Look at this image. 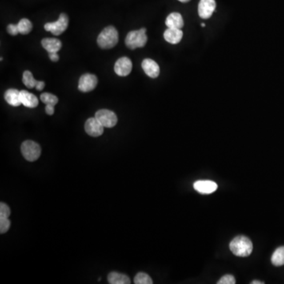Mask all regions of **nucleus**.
Returning <instances> with one entry per match:
<instances>
[{"label": "nucleus", "mask_w": 284, "mask_h": 284, "mask_svg": "<svg viewBox=\"0 0 284 284\" xmlns=\"http://www.w3.org/2000/svg\"><path fill=\"white\" fill-rule=\"evenodd\" d=\"M251 284H265V283L261 282V281H253V282H252Z\"/></svg>", "instance_id": "31"}, {"label": "nucleus", "mask_w": 284, "mask_h": 284, "mask_svg": "<svg viewBox=\"0 0 284 284\" xmlns=\"http://www.w3.org/2000/svg\"><path fill=\"white\" fill-rule=\"evenodd\" d=\"M45 83L44 81H39L38 85H37V89L38 91H41L45 88Z\"/></svg>", "instance_id": "30"}, {"label": "nucleus", "mask_w": 284, "mask_h": 284, "mask_svg": "<svg viewBox=\"0 0 284 284\" xmlns=\"http://www.w3.org/2000/svg\"><path fill=\"white\" fill-rule=\"evenodd\" d=\"M236 283L235 278L232 275H225L218 281V284H234Z\"/></svg>", "instance_id": "26"}, {"label": "nucleus", "mask_w": 284, "mask_h": 284, "mask_svg": "<svg viewBox=\"0 0 284 284\" xmlns=\"http://www.w3.org/2000/svg\"><path fill=\"white\" fill-rule=\"evenodd\" d=\"M182 33L181 29H172V28H168L164 33V37L167 42L170 43L171 45H177L180 41H182Z\"/></svg>", "instance_id": "13"}, {"label": "nucleus", "mask_w": 284, "mask_h": 284, "mask_svg": "<svg viewBox=\"0 0 284 284\" xmlns=\"http://www.w3.org/2000/svg\"><path fill=\"white\" fill-rule=\"evenodd\" d=\"M7 32L10 33V35L16 36L18 35L19 33V29H18V25H14V24H10L8 25Z\"/></svg>", "instance_id": "27"}, {"label": "nucleus", "mask_w": 284, "mask_h": 284, "mask_svg": "<svg viewBox=\"0 0 284 284\" xmlns=\"http://www.w3.org/2000/svg\"><path fill=\"white\" fill-rule=\"evenodd\" d=\"M20 93L21 91H18V89H8L4 94V98L6 100V102L11 106H20L21 105Z\"/></svg>", "instance_id": "17"}, {"label": "nucleus", "mask_w": 284, "mask_h": 284, "mask_svg": "<svg viewBox=\"0 0 284 284\" xmlns=\"http://www.w3.org/2000/svg\"><path fill=\"white\" fill-rule=\"evenodd\" d=\"M54 105H47L45 108V112L49 115H53L55 113Z\"/></svg>", "instance_id": "28"}, {"label": "nucleus", "mask_w": 284, "mask_h": 284, "mask_svg": "<svg viewBox=\"0 0 284 284\" xmlns=\"http://www.w3.org/2000/svg\"><path fill=\"white\" fill-rule=\"evenodd\" d=\"M22 81H23L24 85L28 88V89H33V88L37 87L38 85L39 81L34 78L33 74L29 70H25L24 72L23 77H22Z\"/></svg>", "instance_id": "20"}, {"label": "nucleus", "mask_w": 284, "mask_h": 284, "mask_svg": "<svg viewBox=\"0 0 284 284\" xmlns=\"http://www.w3.org/2000/svg\"><path fill=\"white\" fill-rule=\"evenodd\" d=\"M108 281L111 284H130V280L125 274L113 272L109 273L108 277Z\"/></svg>", "instance_id": "18"}, {"label": "nucleus", "mask_w": 284, "mask_h": 284, "mask_svg": "<svg viewBox=\"0 0 284 284\" xmlns=\"http://www.w3.org/2000/svg\"><path fill=\"white\" fill-rule=\"evenodd\" d=\"M97 84L98 79L97 76L92 74H85L80 77L78 89L83 93H89L97 87Z\"/></svg>", "instance_id": "7"}, {"label": "nucleus", "mask_w": 284, "mask_h": 284, "mask_svg": "<svg viewBox=\"0 0 284 284\" xmlns=\"http://www.w3.org/2000/svg\"><path fill=\"white\" fill-rule=\"evenodd\" d=\"M20 96H21V105H23L26 108L35 109L38 106V99L33 93H29L26 90H21Z\"/></svg>", "instance_id": "14"}, {"label": "nucleus", "mask_w": 284, "mask_h": 284, "mask_svg": "<svg viewBox=\"0 0 284 284\" xmlns=\"http://www.w3.org/2000/svg\"><path fill=\"white\" fill-rule=\"evenodd\" d=\"M18 26L19 33L21 34H24V35L29 34L33 29V24L31 23V21H29V19H26V18H22V19L20 20Z\"/></svg>", "instance_id": "21"}, {"label": "nucleus", "mask_w": 284, "mask_h": 284, "mask_svg": "<svg viewBox=\"0 0 284 284\" xmlns=\"http://www.w3.org/2000/svg\"><path fill=\"white\" fill-rule=\"evenodd\" d=\"M201 26H202V27H205V25L204 23L201 24Z\"/></svg>", "instance_id": "33"}, {"label": "nucleus", "mask_w": 284, "mask_h": 284, "mask_svg": "<svg viewBox=\"0 0 284 284\" xmlns=\"http://www.w3.org/2000/svg\"><path fill=\"white\" fill-rule=\"evenodd\" d=\"M230 249L235 256L248 257L253 251V243L246 236H238L230 242Z\"/></svg>", "instance_id": "1"}, {"label": "nucleus", "mask_w": 284, "mask_h": 284, "mask_svg": "<svg viewBox=\"0 0 284 284\" xmlns=\"http://www.w3.org/2000/svg\"><path fill=\"white\" fill-rule=\"evenodd\" d=\"M21 151L26 161L33 162L38 160L41 156V148L35 141L28 140L21 145Z\"/></svg>", "instance_id": "4"}, {"label": "nucleus", "mask_w": 284, "mask_h": 284, "mask_svg": "<svg viewBox=\"0 0 284 284\" xmlns=\"http://www.w3.org/2000/svg\"><path fill=\"white\" fill-rule=\"evenodd\" d=\"M41 100L45 105H57L58 102V99L57 96L52 93H44L41 95Z\"/></svg>", "instance_id": "22"}, {"label": "nucleus", "mask_w": 284, "mask_h": 284, "mask_svg": "<svg viewBox=\"0 0 284 284\" xmlns=\"http://www.w3.org/2000/svg\"><path fill=\"white\" fill-rule=\"evenodd\" d=\"M134 284H152L153 280L149 275L146 273H139L134 277Z\"/></svg>", "instance_id": "23"}, {"label": "nucleus", "mask_w": 284, "mask_h": 284, "mask_svg": "<svg viewBox=\"0 0 284 284\" xmlns=\"http://www.w3.org/2000/svg\"><path fill=\"white\" fill-rule=\"evenodd\" d=\"M49 57L53 62H58L59 59L58 54L57 53H49Z\"/></svg>", "instance_id": "29"}, {"label": "nucleus", "mask_w": 284, "mask_h": 284, "mask_svg": "<svg viewBox=\"0 0 284 284\" xmlns=\"http://www.w3.org/2000/svg\"><path fill=\"white\" fill-rule=\"evenodd\" d=\"M10 209L6 204H0V218H8L10 217Z\"/></svg>", "instance_id": "25"}, {"label": "nucleus", "mask_w": 284, "mask_h": 284, "mask_svg": "<svg viewBox=\"0 0 284 284\" xmlns=\"http://www.w3.org/2000/svg\"><path fill=\"white\" fill-rule=\"evenodd\" d=\"M141 66L145 74H147L149 77L157 78L160 75V72H161L160 66L157 62H155L154 60L151 58L144 59L141 63Z\"/></svg>", "instance_id": "12"}, {"label": "nucleus", "mask_w": 284, "mask_h": 284, "mask_svg": "<svg viewBox=\"0 0 284 284\" xmlns=\"http://www.w3.org/2000/svg\"><path fill=\"white\" fill-rule=\"evenodd\" d=\"M41 45L49 53H57L62 48L61 41L56 38L43 39Z\"/></svg>", "instance_id": "15"}, {"label": "nucleus", "mask_w": 284, "mask_h": 284, "mask_svg": "<svg viewBox=\"0 0 284 284\" xmlns=\"http://www.w3.org/2000/svg\"><path fill=\"white\" fill-rule=\"evenodd\" d=\"M10 227V221L8 218H0V233H6Z\"/></svg>", "instance_id": "24"}, {"label": "nucleus", "mask_w": 284, "mask_h": 284, "mask_svg": "<svg viewBox=\"0 0 284 284\" xmlns=\"http://www.w3.org/2000/svg\"><path fill=\"white\" fill-rule=\"evenodd\" d=\"M217 3L215 0H201L198 5V14L203 19H208L213 15L216 10Z\"/></svg>", "instance_id": "10"}, {"label": "nucleus", "mask_w": 284, "mask_h": 284, "mask_svg": "<svg viewBox=\"0 0 284 284\" xmlns=\"http://www.w3.org/2000/svg\"><path fill=\"white\" fill-rule=\"evenodd\" d=\"M271 261L275 266L279 267L284 265V246L279 247L275 250Z\"/></svg>", "instance_id": "19"}, {"label": "nucleus", "mask_w": 284, "mask_h": 284, "mask_svg": "<svg viewBox=\"0 0 284 284\" xmlns=\"http://www.w3.org/2000/svg\"><path fill=\"white\" fill-rule=\"evenodd\" d=\"M132 67L133 65L131 60L127 57H122L116 61L114 64V72L120 77H126L131 73Z\"/></svg>", "instance_id": "8"}, {"label": "nucleus", "mask_w": 284, "mask_h": 284, "mask_svg": "<svg viewBox=\"0 0 284 284\" xmlns=\"http://www.w3.org/2000/svg\"><path fill=\"white\" fill-rule=\"evenodd\" d=\"M69 24V18L66 14H61L59 18L55 22H49L45 25L46 31L51 32L53 35L59 36L66 31Z\"/></svg>", "instance_id": "5"}, {"label": "nucleus", "mask_w": 284, "mask_h": 284, "mask_svg": "<svg viewBox=\"0 0 284 284\" xmlns=\"http://www.w3.org/2000/svg\"><path fill=\"white\" fill-rule=\"evenodd\" d=\"M217 187V184L210 180H199L193 184L195 190L202 194H210L216 191Z\"/></svg>", "instance_id": "11"}, {"label": "nucleus", "mask_w": 284, "mask_h": 284, "mask_svg": "<svg viewBox=\"0 0 284 284\" xmlns=\"http://www.w3.org/2000/svg\"><path fill=\"white\" fill-rule=\"evenodd\" d=\"M147 41L148 37L145 28H141L139 30L130 32L125 40L126 46L132 50L138 48H144Z\"/></svg>", "instance_id": "3"}, {"label": "nucleus", "mask_w": 284, "mask_h": 284, "mask_svg": "<svg viewBox=\"0 0 284 284\" xmlns=\"http://www.w3.org/2000/svg\"><path fill=\"white\" fill-rule=\"evenodd\" d=\"M168 28L181 29L184 26V21L182 16L179 13H171L169 14L165 21Z\"/></svg>", "instance_id": "16"}, {"label": "nucleus", "mask_w": 284, "mask_h": 284, "mask_svg": "<svg viewBox=\"0 0 284 284\" xmlns=\"http://www.w3.org/2000/svg\"><path fill=\"white\" fill-rule=\"evenodd\" d=\"M118 42V33L114 26H108L103 29L97 38V44L103 49L114 48Z\"/></svg>", "instance_id": "2"}, {"label": "nucleus", "mask_w": 284, "mask_h": 284, "mask_svg": "<svg viewBox=\"0 0 284 284\" xmlns=\"http://www.w3.org/2000/svg\"><path fill=\"white\" fill-rule=\"evenodd\" d=\"M105 126H103L101 122H99L96 117L94 118H89L85 122V132L91 137H100L104 133Z\"/></svg>", "instance_id": "9"}, {"label": "nucleus", "mask_w": 284, "mask_h": 284, "mask_svg": "<svg viewBox=\"0 0 284 284\" xmlns=\"http://www.w3.org/2000/svg\"><path fill=\"white\" fill-rule=\"evenodd\" d=\"M178 1H180V2H189L190 0H178Z\"/></svg>", "instance_id": "32"}, {"label": "nucleus", "mask_w": 284, "mask_h": 284, "mask_svg": "<svg viewBox=\"0 0 284 284\" xmlns=\"http://www.w3.org/2000/svg\"><path fill=\"white\" fill-rule=\"evenodd\" d=\"M95 117L103 126L106 128H113L118 122V118L113 111L101 109L96 113Z\"/></svg>", "instance_id": "6"}]
</instances>
